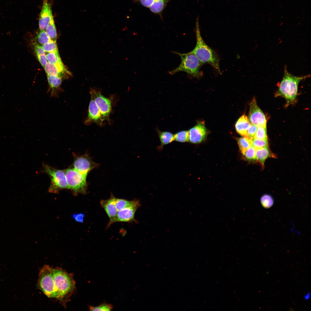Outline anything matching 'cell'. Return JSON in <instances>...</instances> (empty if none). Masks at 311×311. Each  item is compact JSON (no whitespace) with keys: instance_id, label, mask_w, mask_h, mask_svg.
I'll use <instances>...</instances> for the list:
<instances>
[{"instance_id":"cell-21","label":"cell","mask_w":311,"mask_h":311,"mask_svg":"<svg viewBox=\"0 0 311 311\" xmlns=\"http://www.w3.org/2000/svg\"><path fill=\"white\" fill-rule=\"evenodd\" d=\"M171 0H155L149 8L151 12L161 15L168 3Z\"/></svg>"},{"instance_id":"cell-18","label":"cell","mask_w":311,"mask_h":311,"mask_svg":"<svg viewBox=\"0 0 311 311\" xmlns=\"http://www.w3.org/2000/svg\"><path fill=\"white\" fill-rule=\"evenodd\" d=\"M250 124L247 116L245 115H243L236 122L235 124L236 130L240 134L245 136Z\"/></svg>"},{"instance_id":"cell-1","label":"cell","mask_w":311,"mask_h":311,"mask_svg":"<svg viewBox=\"0 0 311 311\" xmlns=\"http://www.w3.org/2000/svg\"><path fill=\"white\" fill-rule=\"evenodd\" d=\"M310 77L309 74L301 77L293 75L289 72L286 67H285L283 76L278 85V89L275 94L276 96L285 98L287 102L286 106L294 103L296 99L299 83Z\"/></svg>"},{"instance_id":"cell-35","label":"cell","mask_w":311,"mask_h":311,"mask_svg":"<svg viewBox=\"0 0 311 311\" xmlns=\"http://www.w3.org/2000/svg\"><path fill=\"white\" fill-rule=\"evenodd\" d=\"M33 46L36 55L45 54V52L43 50L42 46L37 43H34Z\"/></svg>"},{"instance_id":"cell-37","label":"cell","mask_w":311,"mask_h":311,"mask_svg":"<svg viewBox=\"0 0 311 311\" xmlns=\"http://www.w3.org/2000/svg\"><path fill=\"white\" fill-rule=\"evenodd\" d=\"M139 2L145 7L149 8L153 3L155 0H134Z\"/></svg>"},{"instance_id":"cell-3","label":"cell","mask_w":311,"mask_h":311,"mask_svg":"<svg viewBox=\"0 0 311 311\" xmlns=\"http://www.w3.org/2000/svg\"><path fill=\"white\" fill-rule=\"evenodd\" d=\"M52 273L57 299L65 304L75 289V281L71 274L61 268H52Z\"/></svg>"},{"instance_id":"cell-29","label":"cell","mask_w":311,"mask_h":311,"mask_svg":"<svg viewBox=\"0 0 311 311\" xmlns=\"http://www.w3.org/2000/svg\"><path fill=\"white\" fill-rule=\"evenodd\" d=\"M36 39L38 42L43 45L51 41L44 30H40L37 35Z\"/></svg>"},{"instance_id":"cell-36","label":"cell","mask_w":311,"mask_h":311,"mask_svg":"<svg viewBox=\"0 0 311 311\" xmlns=\"http://www.w3.org/2000/svg\"><path fill=\"white\" fill-rule=\"evenodd\" d=\"M39 61L44 68L48 63V60L45 54L37 55Z\"/></svg>"},{"instance_id":"cell-15","label":"cell","mask_w":311,"mask_h":311,"mask_svg":"<svg viewBox=\"0 0 311 311\" xmlns=\"http://www.w3.org/2000/svg\"><path fill=\"white\" fill-rule=\"evenodd\" d=\"M115 197L111 196L109 199L106 200H102L100 201V205L105 211L109 219V222L107 225L108 227L110 225L115 222L118 211L116 207L115 203Z\"/></svg>"},{"instance_id":"cell-25","label":"cell","mask_w":311,"mask_h":311,"mask_svg":"<svg viewBox=\"0 0 311 311\" xmlns=\"http://www.w3.org/2000/svg\"><path fill=\"white\" fill-rule=\"evenodd\" d=\"M189 135L188 131L182 130L175 134V140L180 142L184 143L189 141Z\"/></svg>"},{"instance_id":"cell-24","label":"cell","mask_w":311,"mask_h":311,"mask_svg":"<svg viewBox=\"0 0 311 311\" xmlns=\"http://www.w3.org/2000/svg\"><path fill=\"white\" fill-rule=\"evenodd\" d=\"M253 139L246 136L241 137L238 139V143L240 149L242 152L247 149L252 145Z\"/></svg>"},{"instance_id":"cell-11","label":"cell","mask_w":311,"mask_h":311,"mask_svg":"<svg viewBox=\"0 0 311 311\" xmlns=\"http://www.w3.org/2000/svg\"><path fill=\"white\" fill-rule=\"evenodd\" d=\"M95 103L103 120L108 118L111 111V101L99 92L92 89Z\"/></svg>"},{"instance_id":"cell-13","label":"cell","mask_w":311,"mask_h":311,"mask_svg":"<svg viewBox=\"0 0 311 311\" xmlns=\"http://www.w3.org/2000/svg\"><path fill=\"white\" fill-rule=\"evenodd\" d=\"M189 141L193 143H198L201 142L205 138L206 134V130L203 122H199L194 127L188 131Z\"/></svg>"},{"instance_id":"cell-4","label":"cell","mask_w":311,"mask_h":311,"mask_svg":"<svg viewBox=\"0 0 311 311\" xmlns=\"http://www.w3.org/2000/svg\"><path fill=\"white\" fill-rule=\"evenodd\" d=\"M181 57V61L179 65L169 72L171 75H174L180 71L185 72L196 78H200L203 73L200 70L202 63L194 54L191 51L187 53L173 52Z\"/></svg>"},{"instance_id":"cell-14","label":"cell","mask_w":311,"mask_h":311,"mask_svg":"<svg viewBox=\"0 0 311 311\" xmlns=\"http://www.w3.org/2000/svg\"><path fill=\"white\" fill-rule=\"evenodd\" d=\"M52 17L50 4L48 0H43L39 22V27L40 30L45 31Z\"/></svg>"},{"instance_id":"cell-9","label":"cell","mask_w":311,"mask_h":311,"mask_svg":"<svg viewBox=\"0 0 311 311\" xmlns=\"http://www.w3.org/2000/svg\"><path fill=\"white\" fill-rule=\"evenodd\" d=\"M98 165L92 160L87 154L76 156L73 164V168L80 172L87 174Z\"/></svg>"},{"instance_id":"cell-5","label":"cell","mask_w":311,"mask_h":311,"mask_svg":"<svg viewBox=\"0 0 311 311\" xmlns=\"http://www.w3.org/2000/svg\"><path fill=\"white\" fill-rule=\"evenodd\" d=\"M37 286L48 297L58 299L52 268L49 266H44L40 270Z\"/></svg>"},{"instance_id":"cell-23","label":"cell","mask_w":311,"mask_h":311,"mask_svg":"<svg viewBox=\"0 0 311 311\" xmlns=\"http://www.w3.org/2000/svg\"><path fill=\"white\" fill-rule=\"evenodd\" d=\"M45 32L51 41L56 42L57 32L53 17L47 26Z\"/></svg>"},{"instance_id":"cell-27","label":"cell","mask_w":311,"mask_h":311,"mask_svg":"<svg viewBox=\"0 0 311 311\" xmlns=\"http://www.w3.org/2000/svg\"><path fill=\"white\" fill-rule=\"evenodd\" d=\"M113 307L111 304L104 303L96 306H90L89 309L90 311H108L112 310Z\"/></svg>"},{"instance_id":"cell-19","label":"cell","mask_w":311,"mask_h":311,"mask_svg":"<svg viewBox=\"0 0 311 311\" xmlns=\"http://www.w3.org/2000/svg\"><path fill=\"white\" fill-rule=\"evenodd\" d=\"M157 132L160 144L157 149L159 151H160L162 149L164 145L171 143L175 140V134L169 132L161 131L158 130Z\"/></svg>"},{"instance_id":"cell-7","label":"cell","mask_w":311,"mask_h":311,"mask_svg":"<svg viewBox=\"0 0 311 311\" xmlns=\"http://www.w3.org/2000/svg\"><path fill=\"white\" fill-rule=\"evenodd\" d=\"M43 166L44 171L51 178L49 191L56 193L61 189H68L64 170L57 169L47 165L44 164Z\"/></svg>"},{"instance_id":"cell-34","label":"cell","mask_w":311,"mask_h":311,"mask_svg":"<svg viewBox=\"0 0 311 311\" xmlns=\"http://www.w3.org/2000/svg\"><path fill=\"white\" fill-rule=\"evenodd\" d=\"M257 129V126L255 125L251 124L248 128L246 135L244 136L247 137L252 139H253Z\"/></svg>"},{"instance_id":"cell-28","label":"cell","mask_w":311,"mask_h":311,"mask_svg":"<svg viewBox=\"0 0 311 311\" xmlns=\"http://www.w3.org/2000/svg\"><path fill=\"white\" fill-rule=\"evenodd\" d=\"M133 200L129 201L125 199L115 198V203L117 211L130 206L132 203Z\"/></svg>"},{"instance_id":"cell-33","label":"cell","mask_w":311,"mask_h":311,"mask_svg":"<svg viewBox=\"0 0 311 311\" xmlns=\"http://www.w3.org/2000/svg\"><path fill=\"white\" fill-rule=\"evenodd\" d=\"M252 146L256 149L268 146V140L253 139V140Z\"/></svg>"},{"instance_id":"cell-32","label":"cell","mask_w":311,"mask_h":311,"mask_svg":"<svg viewBox=\"0 0 311 311\" xmlns=\"http://www.w3.org/2000/svg\"><path fill=\"white\" fill-rule=\"evenodd\" d=\"M42 47L44 51L46 52H58L56 42L52 41L43 45Z\"/></svg>"},{"instance_id":"cell-6","label":"cell","mask_w":311,"mask_h":311,"mask_svg":"<svg viewBox=\"0 0 311 311\" xmlns=\"http://www.w3.org/2000/svg\"><path fill=\"white\" fill-rule=\"evenodd\" d=\"M68 189L72 190L75 194H85L87 191V174L79 172L74 168H69L64 170Z\"/></svg>"},{"instance_id":"cell-30","label":"cell","mask_w":311,"mask_h":311,"mask_svg":"<svg viewBox=\"0 0 311 311\" xmlns=\"http://www.w3.org/2000/svg\"><path fill=\"white\" fill-rule=\"evenodd\" d=\"M256 149L252 145L246 150L242 152L245 157L249 160L256 159Z\"/></svg>"},{"instance_id":"cell-26","label":"cell","mask_w":311,"mask_h":311,"mask_svg":"<svg viewBox=\"0 0 311 311\" xmlns=\"http://www.w3.org/2000/svg\"><path fill=\"white\" fill-rule=\"evenodd\" d=\"M254 139L268 140L266 126L257 127V131Z\"/></svg>"},{"instance_id":"cell-38","label":"cell","mask_w":311,"mask_h":311,"mask_svg":"<svg viewBox=\"0 0 311 311\" xmlns=\"http://www.w3.org/2000/svg\"><path fill=\"white\" fill-rule=\"evenodd\" d=\"M74 218L78 222H82L83 221L84 215L83 214L79 213L75 214L73 216Z\"/></svg>"},{"instance_id":"cell-39","label":"cell","mask_w":311,"mask_h":311,"mask_svg":"<svg viewBox=\"0 0 311 311\" xmlns=\"http://www.w3.org/2000/svg\"><path fill=\"white\" fill-rule=\"evenodd\" d=\"M310 297V292H308L304 295V299L306 300H308L309 299Z\"/></svg>"},{"instance_id":"cell-16","label":"cell","mask_w":311,"mask_h":311,"mask_svg":"<svg viewBox=\"0 0 311 311\" xmlns=\"http://www.w3.org/2000/svg\"><path fill=\"white\" fill-rule=\"evenodd\" d=\"M47 76L49 85L48 92L50 94L51 97H58L62 91L60 86L62 82V78L55 76L47 75Z\"/></svg>"},{"instance_id":"cell-17","label":"cell","mask_w":311,"mask_h":311,"mask_svg":"<svg viewBox=\"0 0 311 311\" xmlns=\"http://www.w3.org/2000/svg\"><path fill=\"white\" fill-rule=\"evenodd\" d=\"M46 56L49 63L56 65L63 72L66 74L69 73V72L66 69L63 64L58 52H48Z\"/></svg>"},{"instance_id":"cell-22","label":"cell","mask_w":311,"mask_h":311,"mask_svg":"<svg viewBox=\"0 0 311 311\" xmlns=\"http://www.w3.org/2000/svg\"><path fill=\"white\" fill-rule=\"evenodd\" d=\"M47 75L57 76L62 78L66 77L65 73L54 65L48 62L44 68Z\"/></svg>"},{"instance_id":"cell-20","label":"cell","mask_w":311,"mask_h":311,"mask_svg":"<svg viewBox=\"0 0 311 311\" xmlns=\"http://www.w3.org/2000/svg\"><path fill=\"white\" fill-rule=\"evenodd\" d=\"M272 157L275 156L270 151L268 146L256 149V159L263 166L267 158Z\"/></svg>"},{"instance_id":"cell-31","label":"cell","mask_w":311,"mask_h":311,"mask_svg":"<svg viewBox=\"0 0 311 311\" xmlns=\"http://www.w3.org/2000/svg\"><path fill=\"white\" fill-rule=\"evenodd\" d=\"M261 202L263 207L268 208L273 205L274 200L271 196L268 194H265L261 197Z\"/></svg>"},{"instance_id":"cell-10","label":"cell","mask_w":311,"mask_h":311,"mask_svg":"<svg viewBox=\"0 0 311 311\" xmlns=\"http://www.w3.org/2000/svg\"><path fill=\"white\" fill-rule=\"evenodd\" d=\"M140 206V202L138 200H133L130 206L118 211L115 222H131L134 221L135 212Z\"/></svg>"},{"instance_id":"cell-8","label":"cell","mask_w":311,"mask_h":311,"mask_svg":"<svg viewBox=\"0 0 311 311\" xmlns=\"http://www.w3.org/2000/svg\"><path fill=\"white\" fill-rule=\"evenodd\" d=\"M249 120L251 123L259 126H266L265 115L257 105L254 97L250 104Z\"/></svg>"},{"instance_id":"cell-12","label":"cell","mask_w":311,"mask_h":311,"mask_svg":"<svg viewBox=\"0 0 311 311\" xmlns=\"http://www.w3.org/2000/svg\"><path fill=\"white\" fill-rule=\"evenodd\" d=\"M91 99L89 103L88 117L85 121L86 124H88L92 122L101 125L104 120L99 110L95 103L94 94L91 90L90 91Z\"/></svg>"},{"instance_id":"cell-2","label":"cell","mask_w":311,"mask_h":311,"mask_svg":"<svg viewBox=\"0 0 311 311\" xmlns=\"http://www.w3.org/2000/svg\"><path fill=\"white\" fill-rule=\"evenodd\" d=\"M196 45L191 51L202 63H208L221 74L218 57L216 53L205 42L201 36L199 26L198 18L196 20Z\"/></svg>"}]
</instances>
